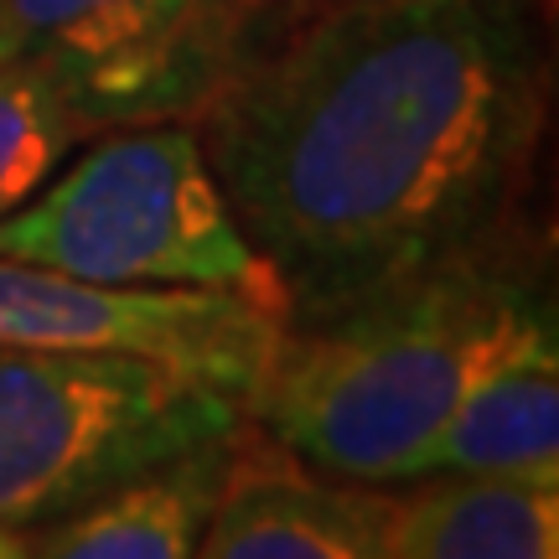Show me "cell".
<instances>
[{"label":"cell","instance_id":"8992f818","mask_svg":"<svg viewBox=\"0 0 559 559\" xmlns=\"http://www.w3.org/2000/svg\"><path fill=\"white\" fill-rule=\"evenodd\" d=\"M21 58L52 73L88 130L192 120L239 37L218 0H0Z\"/></svg>","mask_w":559,"mask_h":559},{"label":"cell","instance_id":"5bb4252c","mask_svg":"<svg viewBox=\"0 0 559 559\" xmlns=\"http://www.w3.org/2000/svg\"><path fill=\"white\" fill-rule=\"evenodd\" d=\"M0 559H26V539L11 534V528H0Z\"/></svg>","mask_w":559,"mask_h":559},{"label":"cell","instance_id":"5b68a950","mask_svg":"<svg viewBox=\"0 0 559 559\" xmlns=\"http://www.w3.org/2000/svg\"><path fill=\"white\" fill-rule=\"evenodd\" d=\"M280 332L285 317L228 290L104 285L0 260V342L156 362L234 400L239 409L254 394Z\"/></svg>","mask_w":559,"mask_h":559},{"label":"cell","instance_id":"52a82bcc","mask_svg":"<svg viewBox=\"0 0 559 559\" xmlns=\"http://www.w3.org/2000/svg\"><path fill=\"white\" fill-rule=\"evenodd\" d=\"M513 477L559 487V317L549 275L528 270L481 342L430 477Z\"/></svg>","mask_w":559,"mask_h":559},{"label":"cell","instance_id":"4fadbf2b","mask_svg":"<svg viewBox=\"0 0 559 559\" xmlns=\"http://www.w3.org/2000/svg\"><path fill=\"white\" fill-rule=\"evenodd\" d=\"M11 58H21V41H16V26L5 21V11H0V68Z\"/></svg>","mask_w":559,"mask_h":559},{"label":"cell","instance_id":"9c48e42d","mask_svg":"<svg viewBox=\"0 0 559 559\" xmlns=\"http://www.w3.org/2000/svg\"><path fill=\"white\" fill-rule=\"evenodd\" d=\"M239 436L213 440L109 487L94 502L41 523L37 539H26V559H198Z\"/></svg>","mask_w":559,"mask_h":559},{"label":"cell","instance_id":"30bf717a","mask_svg":"<svg viewBox=\"0 0 559 559\" xmlns=\"http://www.w3.org/2000/svg\"><path fill=\"white\" fill-rule=\"evenodd\" d=\"M394 559H559V487L513 477H415L373 492Z\"/></svg>","mask_w":559,"mask_h":559},{"label":"cell","instance_id":"ba28073f","mask_svg":"<svg viewBox=\"0 0 559 559\" xmlns=\"http://www.w3.org/2000/svg\"><path fill=\"white\" fill-rule=\"evenodd\" d=\"M198 559H394L368 487L326 481L290 456H249L239 440Z\"/></svg>","mask_w":559,"mask_h":559},{"label":"cell","instance_id":"7a4b0ae2","mask_svg":"<svg viewBox=\"0 0 559 559\" xmlns=\"http://www.w3.org/2000/svg\"><path fill=\"white\" fill-rule=\"evenodd\" d=\"M539 270L513 234L321 321H285L243 415L280 456L353 487L430 477L481 342Z\"/></svg>","mask_w":559,"mask_h":559},{"label":"cell","instance_id":"3957f363","mask_svg":"<svg viewBox=\"0 0 559 559\" xmlns=\"http://www.w3.org/2000/svg\"><path fill=\"white\" fill-rule=\"evenodd\" d=\"M0 260L104 285L228 290L285 317V290L234 218L192 120L115 124L0 218Z\"/></svg>","mask_w":559,"mask_h":559},{"label":"cell","instance_id":"9a60e30c","mask_svg":"<svg viewBox=\"0 0 559 559\" xmlns=\"http://www.w3.org/2000/svg\"><path fill=\"white\" fill-rule=\"evenodd\" d=\"M290 11H306V5H321V0H285Z\"/></svg>","mask_w":559,"mask_h":559},{"label":"cell","instance_id":"8fae6325","mask_svg":"<svg viewBox=\"0 0 559 559\" xmlns=\"http://www.w3.org/2000/svg\"><path fill=\"white\" fill-rule=\"evenodd\" d=\"M83 135L94 130L47 68H37L32 58L5 62L0 68V218L16 213L26 198H37Z\"/></svg>","mask_w":559,"mask_h":559},{"label":"cell","instance_id":"6da1fadb","mask_svg":"<svg viewBox=\"0 0 559 559\" xmlns=\"http://www.w3.org/2000/svg\"><path fill=\"white\" fill-rule=\"evenodd\" d=\"M549 104V0H321L243 41L192 130L285 321H321L502 239Z\"/></svg>","mask_w":559,"mask_h":559},{"label":"cell","instance_id":"7c38bea8","mask_svg":"<svg viewBox=\"0 0 559 559\" xmlns=\"http://www.w3.org/2000/svg\"><path fill=\"white\" fill-rule=\"evenodd\" d=\"M218 5H223V16H228V26H234V37L243 41V32L260 16H270L275 5H285V0H218Z\"/></svg>","mask_w":559,"mask_h":559},{"label":"cell","instance_id":"277c9868","mask_svg":"<svg viewBox=\"0 0 559 559\" xmlns=\"http://www.w3.org/2000/svg\"><path fill=\"white\" fill-rule=\"evenodd\" d=\"M239 425L234 400L156 362L0 342V528H41Z\"/></svg>","mask_w":559,"mask_h":559}]
</instances>
